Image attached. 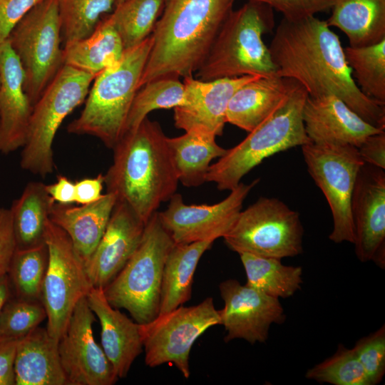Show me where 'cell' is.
<instances>
[{"instance_id":"1","label":"cell","mask_w":385,"mask_h":385,"mask_svg":"<svg viewBox=\"0 0 385 385\" xmlns=\"http://www.w3.org/2000/svg\"><path fill=\"white\" fill-rule=\"evenodd\" d=\"M269 49L277 76L294 81L311 97L334 95L366 122L385 129V103L360 91L340 40L326 21L315 16L282 19Z\"/></svg>"},{"instance_id":"2","label":"cell","mask_w":385,"mask_h":385,"mask_svg":"<svg viewBox=\"0 0 385 385\" xmlns=\"http://www.w3.org/2000/svg\"><path fill=\"white\" fill-rule=\"evenodd\" d=\"M168 138L158 122L145 118L113 147V163L104 175L107 192L125 202L144 223L178 188Z\"/></svg>"},{"instance_id":"3","label":"cell","mask_w":385,"mask_h":385,"mask_svg":"<svg viewBox=\"0 0 385 385\" xmlns=\"http://www.w3.org/2000/svg\"><path fill=\"white\" fill-rule=\"evenodd\" d=\"M234 1L166 0L152 33L139 89L158 78L193 76L233 10Z\"/></svg>"},{"instance_id":"4","label":"cell","mask_w":385,"mask_h":385,"mask_svg":"<svg viewBox=\"0 0 385 385\" xmlns=\"http://www.w3.org/2000/svg\"><path fill=\"white\" fill-rule=\"evenodd\" d=\"M272 8L247 1L232 10L214 40L205 58L195 73L196 78L209 81L242 76H277L264 34L274 27Z\"/></svg>"},{"instance_id":"5","label":"cell","mask_w":385,"mask_h":385,"mask_svg":"<svg viewBox=\"0 0 385 385\" xmlns=\"http://www.w3.org/2000/svg\"><path fill=\"white\" fill-rule=\"evenodd\" d=\"M153 46L152 34L125 51L120 60L93 80L80 115L67 130L96 137L113 149L125 133L128 115Z\"/></svg>"},{"instance_id":"6","label":"cell","mask_w":385,"mask_h":385,"mask_svg":"<svg viewBox=\"0 0 385 385\" xmlns=\"http://www.w3.org/2000/svg\"><path fill=\"white\" fill-rule=\"evenodd\" d=\"M308 96L299 85L288 98L269 117L249 132L237 145L211 164L206 182L214 183L220 190H231L242 178L265 159L302 146L310 141L302 120V110Z\"/></svg>"},{"instance_id":"7","label":"cell","mask_w":385,"mask_h":385,"mask_svg":"<svg viewBox=\"0 0 385 385\" xmlns=\"http://www.w3.org/2000/svg\"><path fill=\"white\" fill-rule=\"evenodd\" d=\"M174 245L155 212L145 223L133 255L103 289L108 302L115 308L126 309L138 324L154 319L160 312L165 260Z\"/></svg>"},{"instance_id":"8","label":"cell","mask_w":385,"mask_h":385,"mask_svg":"<svg viewBox=\"0 0 385 385\" xmlns=\"http://www.w3.org/2000/svg\"><path fill=\"white\" fill-rule=\"evenodd\" d=\"M96 77L63 65L33 106L20 165L45 177L54 168L53 143L64 119L85 101Z\"/></svg>"},{"instance_id":"9","label":"cell","mask_w":385,"mask_h":385,"mask_svg":"<svg viewBox=\"0 0 385 385\" xmlns=\"http://www.w3.org/2000/svg\"><path fill=\"white\" fill-rule=\"evenodd\" d=\"M61 33L58 0H41L8 38L21 64L24 89L32 106L63 66Z\"/></svg>"},{"instance_id":"10","label":"cell","mask_w":385,"mask_h":385,"mask_svg":"<svg viewBox=\"0 0 385 385\" xmlns=\"http://www.w3.org/2000/svg\"><path fill=\"white\" fill-rule=\"evenodd\" d=\"M303 235L298 212L277 198L261 197L240 212L223 238L238 254L282 260L303 252Z\"/></svg>"},{"instance_id":"11","label":"cell","mask_w":385,"mask_h":385,"mask_svg":"<svg viewBox=\"0 0 385 385\" xmlns=\"http://www.w3.org/2000/svg\"><path fill=\"white\" fill-rule=\"evenodd\" d=\"M44 241L48 257L41 301L46 312V329L58 340L76 304L93 287L69 237L50 219Z\"/></svg>"},{"instance_id":"12","label":"cell","mask_w":385,"mask_h":385,"mask_svg":"<svg viewBox=\"0 0 385 385\" xmlns=\"http://www.w3.org/2000/svg\"><path fill=\"white\" fill-rule=\"evenodd\" d=\"M310 176L325 196L333 217L329 238L335 243L354 244V228L351 200L362 160L351 145L317 144L301 146Z\"/></svg>"},{"instance_id":"13","label":"cell","mask_w":385,"mask_h":385,"mask_svg":"<svg viewBox=\"0 0 385 385\" xmlns=\"http://www.w3.org/2000/svg\"><path fill=\"white\" fill-rule=\"evenodd\" d=\"M139 324L145 364L153 368L172 364L188 379L194 342L210 327L220 325V317L212 298L207 297L198 304L180 306Z\"/></svg>"},{"instance_id":"14","label":"cell","mask_w":385,"mask_h":385,"mask_svg":"<svg viewBox=\"0 0 385 385\" xmlns=\"http://www.w3.org/2000/svg\"><path fill=\"white\" fill-rule=\"evenodd\" d=\"M258 182L259 179L250 184L240 183L223 200L213 205H187L175 192L165 210L158 212L160 221L175 244L215 241L230 230Z\"/></svg>"},{"instance_id":"15","label":"cell","mask_w":385,"mask_h":385,"mask_svg":"<svg viewBox=\"0 0 385 385\" xmlns=\"http://www.w3.org/2000/svg\"><path fill=\"white\" fill-rule=\"evenodd\" d=\"M94 314L86 297L76 304L58 339L61 363L68 385H113L118 379L93 333Z\"/></svg>"},{"instance_id":"16","label":"cell","mask_w":385,"mask_h":385,"mask_svg":"<svg viewBox=\"0 0 385 385\" xmlns=\"http://www.w3.org/2000/svg\"><path fill=\"white\" fill-rule=\"evenodd\" d=\"M219 289L225 303L219 314L220 325L227 332L225 342L241 339L252 344L265 343L272 324H281L286 320L279 299L235 279L223 281Z\"/></svg>"},{"instance_id":"17","label":"cell","mask_w":385,"mask_h":385,"mask_svg":"<svg viewBox=\"0 0 385 385\" xmlns=\"http://www.w3.org/2000/svg\"><path fill=\"white\" fill-rule=\"evenodd\" d=\"M354 250L361 262L385 268V173L364 163L356 176L351 200Z\"/></svg>"},{"instance_id":"18","label":"cell","mask_w":385,"mask_h":385,"mask_svg":"<svg viewBox=\"0 0 385 385\" xmlns=\"http://www.w3.org/2000/svg\"><path fill=\"white\" fill-rule=\"evenodd\" d=\"M259 76H242L209 81L193 76L184 78L185 102L184 106L174 108L175 126L185 131L222 135L231 97L242 85Z\"/></svg>"},{"instance_id":"19","label":"cell","mask_w":385,"mask_h":385,"mask_svg":"<svg viewBox=\"0 0 385 385\" xmlns=\"http://www.w3.org/2000/svg\"><path fill=\"white\" fill-rule=\"evenodd\" d=\"M144 223L124 202L117 200L105 232L85 265L93 287L104 289L138 248Z\"/></svg>"},{"instance_id":"20","label":"cell","mask_w":385,"mask_h":385,"mask_svg":"<svg viewBox=\"0 0 385 385\" xmlns=\"http://www.w3.org/2000/svg\"><path fill=\"white\" fill-rule=\"evenodd\" d=\"M302 120L307 135L317 144L359 148L368 136L385 130L364 120L334 95L308 96L302 110Z\"/></svg>"},{"instance_id":"21","label":"cell","mask_w":385,"mask_h":385,"mask_svg":"<svg viewBox=\"0 0 385 385\" xmlns=\"http://www.w3.org/2000/svg\"><path fill=\"white\" fill-rule=\"evenodd\" d=\"M21 64L7 39L0 46V153L24 145L33 106L24 89Z\"/></svg>"},{"instance_id":"22","label":"cell","mask_w":385,"mask_h":385,"mask_svg":"<svg viewBox=\"0 0 385 385\" xmlns=\"http://www.w3.org/2000/svg\"><path fill=\"white\" fill-rule=\"evenodd\" d=\"M86 299L101 324V347L117 377L125 378L143 350L140 324L113 307L101 288L93 287Z\"/></svg>"},{"instance_id":"23","label":"cell","mask_w":385,"mask_h":385,"mask_svg":"<svg viewBox=\"0 0 385 385\" xmlns=\"http://www.w3.org/2000/svg\"><path fill=\"white\" fill-rule=\"evenodd\" d=\"M299 86L277 76H259L239 88L226 111V123L250 132L276 111Z\"/></svg>"},{"instance_id":"24","label":"cell","mask_w":385,"mask_h":385,"mask_svg":"<svg viewBox=\"0 0 385 385\" xmlns=\"http://www.w3.org/2000/svg\"><path fill=\"white\" fill-rule=\"evenodd\" d=\"M116 202L115 195L106 192L100 200L80 206L52 205L50 220L68 235L84 266L101 239Z\"/></svg>"},{"instance_id":"25","label":"cell","mask_w":385,"mask_h":385,"mask_svg":"<svg viewBox=\"0 0 385 385\" xmlns=\"http://www.w3.org/2000/svg\"><path fill=\"white\" fill-rule=\"evenodd\" d=\"M58 340L37 327L18 339L15 385H68L58 348Z\"/></svg>"},{"instance_id":"26","label":"cell","mask_w":385,"mask_h":385,"mask_svg":"<svg viewBox=\"0 0 385 385\" xmlns=\"http://www.w3.org/2000/svg\"><path fill=\"white\" fill-rule=\"evenodd\" d=\"M329 27L341 30L349 46L363 47L385 39V0H330Z\"/></svg>"},{"instance_id":"27","label":"cell","mask_w":385,"mask_h":385,"mask_svg":"<svg viewBox=\"0 0 385 385\" xmlns=\"http://www.w3.org/2000/svg\"><path fill=\"white\" fill-rule=\"evenodd\" d=\"M125 49L111 14L103 17L88 36L66 43L63 65L95 77L122 58Z\"/></svg>"},{"instance_id":"28","label":"cell","mask_w":385,"mask_h":385,"mask_svg":"<svg viewBox=\"0 0 385 385\" xmlns=\"http://www.w3.org/2000/svg\"><path fill=\"white\" fill-rule=\"evenodd\" d=\"M213 242L205 240L173 245L164 266L159 314L176 309L190 299L196 267Z\"/></svg>"},{"instance_id":"29","label":"cell","mask_w":385,"mask_h":385,"mask_svg":"<svg viewBox=\"0 0 385 385\" xmlns=\"http://www.w3.org/2000/svg\"><path fill=\"white\" fill-rule=\"evenodd\" d=\"M215 138L196 130L168 138L178 180L185 187H198L205 183L211 161L225 154L227 149L220 146Z\"/></svg>"},{"instance_id":"30","label":"cell","mask_w":385,"mask_h":385,"mask_svg":"<svg viewBox=\"0 0 385 385\" xmlns=\"http://www.w3.org/2000/svg\"><path fill=\"white\" fill-rule=\"evenodd\" d=\"M54 201L41 182H29L10 208L16 249L44 243L49 213Z\"/></svg>"},{"instance_id":"31","label":"cell","mask_w":385,"mask_h":385,"mask_svg":"<svg viewBox=\"0 0 385 385\" xmlns=\"http://www.w3.org/2000/svg\"><path fill=\"white\" fill-rule=\"evenodd\" d=\"M239 255L246 273L247 285L279 299L292 297L301 289V267L284 265L281 260L272 257L249 253Z\"/></svg>"},{"instance_id":"32","label":"cell","mask_w":385,"mask_h":385,"mask_svg":"<svg viewBox=\"0 0 385 385\" xmlns=\"http://www.w3.org/2000/svg\"><path fill=\"white\" fill-rule=\"evenodd\" d=\"M166 0H126L111 14L125 51L148 36L164 9Z\"/></svg>"},{"instance_id":"33","label":"cell","mask_w":385,"mask_h":385,"mask_svg":"<svg viewBox=\"0 0 385 385\" xmlns=\"http://www.w3.org/2000/svg\"><path fill=\"white\" fill-rule=\"evenodd\" d=\"M344 49L360 91L367 97L385 103V39L373 45L349 46Z\"/></svg>"},{"instance_id":"34","label":"cell","mask_w":385,"mask_h":385,"mask_svg":"<svg viewBox=\"0 0 385 385\" xmlns=\"http://www.w3.org/2000/svg\"><path fill=\"white\" fill-rule=\"evenodd\" d=\"M48 257L45 242L29 248L16 250L8 272L14 297L27 300H41Z\"/></svg>"},{"instance_id":"35","label":"cell","mask_w":385,"mask_h":385,"mask_svg":"<svg viewBox=\"0 0 385 385\" xmlns=\"http://www.w3.org/2000/svg\"><path fill=\"white\" fill-rule=\"evenodd\" d=\"M185 86L176 77H165L143 86L133 101L125 132L135 129L156 109H169L185 105Z\"/></svg>"},{"instance_id":"36","label":"cell","mask_w":385,"mask_h":385,"mask_svg":"<svg viewBox=\"0 0 385 385\" xmlns=\"http://www.w3.org/2000/svg\"><path fill=\"white\" fill-rule=\"evenodd\" d=\"M115 6V0H58L65 43L88 36L102 16L113 12Z\"/></svg>"},{"instance_id":"37","label":"cell","mask_w":385,"mask_h":385,"mask_svg":"<svg viewBox=\"0 0 385 385\" xmlns=\"http://www.w3.org/2000/svg\"><path fill=\"white\" fill-rule=\"evenodd\" d=\"M305 377L334 385H371L352 349L341 344L332 356L307 370Z\"/></svg>"},{"instance_id":"38","label":"cell","mask_w":385,"mask_h":385,"mask_svg":"<svg viewBox=\"0 0 385 385\" xmlns=\"http://www.w3.org/2000/svg\"><path fill=\"white\" fill-rule=\"evenodd\" d=\"M46 318L41 301L27 300L11 296L0 313V336L19 339Z\"/></svg>"},{"instance_id":"39","label":"cell","mask_w":385,"mask_h":385,"mask_svg":"<svg viewBox=\"0 0 385 385\" xmlns=\"http://www.w3.org/2000/svg\"><path fill=\"white\" fill-rule=\"evenodd\" d=\"M371 385L380 383L385 373V326L359 339L352 348Z\"/></svg>"},{"instance_id":"40","label":"cell","mask_w":385,"mask_h":385,"mask_svg":"<svg viewBox=\"0 0 385 385\" xmlns=\"http://www.w3.org/2000/svg\"><path fill=\"white\" fill-rule=\"evenodd\" d=\"M270 6L280 12L283 19L297 21L330 10V0H248Z\"/></svg>"},{"instance_id":"41","label":"cell","mask_w":385,"mask_h":385,"mask_svg":"<svg viewBox=\"0 0 385 385\" xmlns=\"http://www.w3.org/2000/svg\"><path fill=\"white\" fill-rule=\"evenodd\" d=\"M41 0H0V46L15 26Z\"/></svg>"},{"instance_id":"42","label":"cell","mask_w":385,"mask_h":385,"mask_svg":"<svg viewBox=\"0 0 385 385\" xmlns=\"http://www.w3.org/2000/svg\"><path fill=\"white\" fill-rule=\"evenodd\" d=\"M16 250L10 208L0 207V279L8 274Z\"/></svg>"},{"instance_id":"43","label":"cell","mask_w":385,"mask_h":385,"mask_svg":"<svg viewBox=\"0 0 385 385\" xmlns=\"http://www.w3.org/2000/svg\"><path fill=\"white\" fill-rule=\"evenodd\" d=\"M357 148L365 163L385 169V130L368 136Z\"/></svg>"},{"instance_id":"44","label":"cell","mask_w":385,"mask_h":385,"mask_svg":"<svg viewBox=\"0 0 385 385\" xmlns=\"http://www.w3.org/2000/svg\"><path fill=\"white\" fill-rule=\"evenodd\" d=\"M17 342L16 339L0 336V385H15Z\"/></svg>"},{"instance_id":"45","label":"cell","mask_w":385,"mask_h":385,"mask_svg":"<svg viewBox=\"0 0 385 385\" xmlns=\"http://www.w3.org/2000/svg\"><path fill=\"white\" fill-rule=\"evenodd\" d=\"M104 175H98L95 178L81 179L75 183V202L86 205L100 200L103 194L102 190Z\"/></svg>"},{"instance_id":"46","label":"cell","mask_w":385,"mask_h":385,"mask_svg":"<svg viewBox=\"0 0 385 385\" xmlns=\"http://www.w3.org/2000/svg\"><path fill=\"white\" fill-rule=\"evenodd\" d=\"M46 190L55 202L64 205L75 202V183L66 176H58L56 183L46 185Z\"/></svg>"},{"instance_id":"47","label":"cell","mask_w":385,"mask_h":385,"mask_svg":"<svg viewBox=\"0 0 385 385\" xmlns=\"http://www.w3.org/2000/svg\"><path fill=\"white\" fill-rule=\"evenodd\" d=\"M12 296V290L8 274L0 279V313L8 299Z\"/></svg>"},{"instance_id":"48","label":"cell","mask_w":385,"mask_h":385,"mask_svg":"<svg viewBox=\"0 0 385 385\" xmlns=\"http://www.w3.org/2000/svg\"><path fill=\"white\" fill-rule=\"evenodd\" d=\"M126 1V0H115V6L120 4V3H122V2H123V1Z\"/></svg>"}]
</instances>
